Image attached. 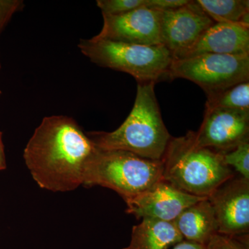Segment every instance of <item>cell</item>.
Wrapping results in <instances>:
<instances>
[{
	"mask_svg": "<svg viewBox=\"0 0 249 249\" xmlns=\"http://www.w3.org/2000/svg\"><path fill=\"white\" fill-rule=\"evenodd\" d=\"M208 199L215 214L218 233L233 237L248 235L249 180L235 175Z\"/></svg>",
	"mask_w": 249,
	"mask_h": 249,
	"instance_id": "ba28073f",
	"label": "cell"
},
{
	"mask_svg": "<svg viewBox=\"0 0 249 249\" xmlns=\"http://www.w3.org/2000/svg\"><path fill=\"white\" fill-rule=\"evenodd\" d=\"M1 94V90H0V95Z\"/></svg>",
	"mask_w": 249,
	"mask_h": 249,
	"instance_id": "d4e9b609",
	"label": "cell"
},
{
	"mask_svg": "<svg viewBox=\"0 0 249 249\" xmlns=\"http://www.w3.org/2000/svg\"><path fill=\"white\" fill-rule=\"evenodd\" d=\"M196 2L215 23L249 26V0H197Z\"/></svg>",
	"mask_w": 249,
	"mask_h": 249,
	"instance_id": "9a60e30c",
	"label": "cell"
},
{
	"mask_svg": "<svg viewBox=\"0 0 249 249\" xmlns=\"http://www.w3.org/2000/svg\"><path fill=\"white\" fill-rule=\"evenodd\" d=\"M155 85L138 83L133 108L119 128L88 134L95 146L124 150L147 160H162L172 137L162 119Z\"/></svg>",
	"mask_w": 249,
	"mask_h": 249,
	"instance_id": "7a4b0ae2",
	"label": "cell"
},
{
	"mask_svg": "<svg viewBox=\"0 0 249 249\" xmlns=\"http://www.w3.org/2000/svg\"><path fill=\"white\" fill-rule=\"evenodd\" d=\"M208 197L192 196L161 179L132 199L125 201L126 213L137 219L173 222L186 208Z\"/></svg>",
	"mask_w": 249,
	"mask_h": 249,
	"instance_id": "8fae6325",
	"label": "cell"
},
{
	"mask_svg": "<svg viewBox=\"0 0 249 249\" xmlns=\"http://www.w3.org/2000/svg\"><path fill=\"white\" fill-rule=\"evenodd\" d=\"M78 48L93 63L131 75L138 83L169 79L173 56L164 46L132 45L96 39L80 40Z\"/></svg>",
	"mask_w": 249,
	"mask_h": 249,
	"instance_id": "5b68a950",
	"label": "cell"
},
{
	"mask_svg": "<svg viewBox=\"0 0 249 249\" xmlns=\"http://www.w3.org/2000/svg\"><path fill=\"white\" fill-rule=\"evenodd\" d=\"M214 23L196 1L161 12V45L176 58L192 47Z\"/></svg>",
	"mask_w": 249,
	"mask_h": 249,
	"instance_id": "9c48e42d",
	"label": "cell"
},
{
	"mask_svg": "<svg viewBox=\"0 0 249 249\" xmlns=\"http://www.w3.org/2000/svg\"><path fill=\"white\" fill-rule=\"evenodd\" d=\"M206 246L189 242V241L183 240L182 242L177 244L171 249H205Z\"/></svg>",
	"mask_w": 249,
	"mask_h": 249,
	"instance_id": "7402d4cb",
	"label": "cell"
},
{
	"mask_svg": "<svg viewBox=\"0 0 249 249\" xmlns=\"http://www.w3.org/2000/svg\"><path fill=\"white\" fill-rule=\"evenodd\" d=\"M0 70H1V62H0Z\"/></svg>",
	"mask_w": 249,
	"mask_h": 249,
	"instance_id": "cb8c5ba5",
	"label": "cell"
},
{
	"mask_svg": "<svg viewBox=\"0 0 249 249\" xmlns=\"http://www.w3.org/2000/svg\"><path fill=\"white\" fill-rule=\"evenodd\" d=\"M6 168V157H5L4 144L2 142V133L0 131V170Z\"/></svg>",
	"mask_w": 249,
	"mask_h": 249,
	"instance_id": "603a6c76",
	"label": "cell"
},
{
	"mask_svg": "<svg viewBox=\"0 0 249 249\" xmlns=\"http://www.w3.org/2000/svg\"><path fill=\"white\" fill-rule=\"evenodd\" d=\"M224 163L241 177L249 180V141L242 142L230 151L222 153Z\"/></svg>",
	"mask_w": 249,
	"mask_h": 249,
	"instance_id": "e0dca14e",
	"label": "cell"
},
{
	"mask_svg": "<svg viewBox=\"0 0 249 249\" xmlns=\"http://www.w3.org/2000/svg\"><path fill=\"white\" fill-rule=\"evenodd\" d=\"M193 134L198 147L230 151L249 141V110L206 108L200 128Z\"/></svg>",
	"mask_w": 249,
	"mask_h": 249,
	"instance_id": "52a82bcc",
	"label": "cell"
},
{
	"mask_svg": "<svg viewBox=\"0 0 249 249\" xmlns=\"http://www.w3.org/2000/svg\"><path fill=\"white\" fill-rule=\"evenodd\" d=\"M162 179L192 196L209 197L235 175L222 153L195 143L193 131L170 139L162 158Z\"/></svg>",
	"mask_w": 249,
	"mask_h": 249,
	"instance_id": "3957f363",
	"label": "cell"
},
{
	"mask_svg": "<svg viewBox=\"0 0 249 249\" xmlns=\"http://www.w3.org/2000/svg\"><path fill=\"white\" fill-rule=\"evenodd\" d=\"M173 223L183 240L201 245L218 233L215 214L208 198L186 208Z\"/></svg>",
	"mask_w": 249,
	"mask_h": 249,
	"instance_id": "4fadbf2b",
	"label": "cell"
},
{
	"mask_svg": "<svg viewBox=\"0 0 249 249\" xmlns=\"http://www.w3.org/2000/svg\"><path fill=\"white\" fill-rule=\"evenodd\" d=\"M183 240L173 222L142 219L132 228L130 243L124 249H171Z\"/></svg>",
	"mask_w": 249,
	"mask_h": 249,
	"instance_id": "5bb4252c",
	"label": "cell"
},
{
	"mask_svg": "<svg viewBox=\"0 0 249 249\" xmlns=\"http://www.w3.org/2000/svg\"><path fill=\"white\" fill-rule=\"evenodd\" d=\"M248 53L249 26L214 22L194 45L175 59L192 58L203 54Z\"/></svg>",
	"mask_w": 249,
	"mask_h": 249,
	"instance_id": "7c38bea8",
	"label": "cell"
},
{
	"mask_svg": "<svg viewBox=\"0 0 249 249\" xmlns=\"http://www.w3.org/2000/svg\"><path fill=\"white\" fill-rule=\"evenodd\" d=\"M161 12L143 7L117 16L103 15L102 29L94 37L132 45H162Z\"/></svg>",
	"mask_w": 249,
	"mask_h": 249,
	"instance_id": "30bf717a",
	"label": "cell"
},
{
	"mask_svg": "<svg viewBox=\"0 0 249 249\" xmlns=\"http://www.w3.org/2000/svg\"><path fill=\"white\" fill-rule=\"evenodd\" d=\"M184 78L196 83L210 96L249 81V53L203 54L173 59L169 79Z\"/></svg>",
	"mask_w": 249,
	"mask_h": 249,
	"instance_id": "8992f818",
	"label": "cell"
},
{
	"mask_svg": "<svg viewBox=\"0 0 249 249\" xmlns=\"http://www.w3.org/2000/svg\"><path fill=\"white\" fill-rule=\"evenodd\" d=\"M205 249H246L238 239L217 233L211 237Z\"/></svg>",
	"mask_w": 249,
	"mask_h": 249,
	"instance_id": "ffe728a7",
	"label": "cell"
},
{
	"mask_svg": "<svg viewBox=\"0 0 249 249\" xmlns=\"http://www.w3.org/2000/svg\"><path fill=\"white\" fill-rule=\"evenodd\" d=\"M23 7L20 0H0V36L13 16Z\"/></svg>",
	"mask_w": 249,
	"mask_h": 249,
	"instance_id": "d6986e66",
	"label": "cell"
},
{
	"mask_svg": "<svg viewBox=\"0 0 249 249\" xmlns=\"http://www.w3.org/2000/svg\"><path fill=\"white\" fill-rule=\"evenodd\" d=\"M96 149L74 119L52 116L36 129L24 159L40 188L69 192L83 185L85 166Z\"/></svg>",
	"mask_w": 249,
	"mask_h": 249,
	"instance_id": "6da1fadb",
	"label": "cell"
},
{
	"mask_svg": "<svg viewBox=\"0 0 249 249\" xmlns=\"http://www.w3.org/2000/svg\"><path fill=\"white\" fill-rule=\"evenodd\" d=\"M188 2V0H148V8L163 11L177 9Z\"/></svg>",
	"mask_w": 249,
	"mask_h": 249,
	"instance_id": "44dd1931",
	"label": "cell"
},
{
	"mask_svg": "<svg viewBox=\"0 0 249 249\" xmlns=\"http://www.w3.org/2000/svg\"><path fill=\"white\" fill-rule=\"evenodd\" d=\"M162 175L161 160H147L124 150L96 147L85 166L83 185L106 187L127 201L160 181Z\"/></svg>",
	"mask_w": 249,
	"mask_h": 249,
	"instance_id": "277c9868",
	"label": "cell"
},
{
	"mask_svg": "<svg viewBox=\"0 0 249 249\" xmlns=\"http://www.w3.org/2000/svg\"><path fill=\"white\" fill-rule=\"evenodd\" d=\"M96 4L103 15L117 16L140 8H148V0H98Z\"/></svg>",
	"mask_w": 249,
	"mask_h": 249,
	"instance_id": "ac0fdd59",
	"label": "cell"
},
{
	"mask_svg": "<svg viewBox=\"0 0 249 249\" xmlns=\"http://www.w3.org/2000/svg\"><path fill=\"white\" fill-rule=\"evenodd\" d=\"M206 108L249 110V81L238 83L221 92L208 96Z\"/></svg>",
	"mask_w": 249,
	"mask_h": 249,
	"instance_id": "2e32d148",
	"label": "cell"
}]
</instances>
